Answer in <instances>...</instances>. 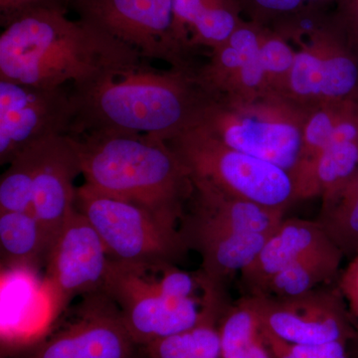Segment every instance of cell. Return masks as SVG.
<instances>
[{
    "label": "cell",
    "mask_w": 358,
    "mask_h": 358,
    "mask_svg": "<svg viewBox=\"0 0 358 358\" xmlns=\"http://www.w3.org/2000/svg\"><path fill=\"white\" fill-rule=\"evenodd\" d=\"M222 358H275L249 296L230 303L218 324Z\"/></svg>",
    "instance_id": "cell-21"
},
{
    "label": "cell",
    "mask_w": 358,
    "mask_h": 358,
    "mask_svg": "<svg viewBox=\"0 0 358 358\" xmlns=\"http://www.w3.org/2000/svg\"><path fill=\"white\" fill-rule=\"evenodd\" d=\"M357 106H358V98L357 99Z\"/></svg>",
    "instance_id": "cell-31"
},
{
    "label": "cell",
    "mask_w": 358,
    "mask_h": 358,
    "mask_svg": "<svg viewBox=\"0 0 358 358\" xmlns=\"http://www.w3.org/2000/svg\"><path fill=\"white\" fill-rule=\"evenodd\" d=\"M246 20L265 27L301 17L313 11L327 9L336 0H236Z\"/></svg>",
    "instance_id": "cell-26"
},
{
    "label": "cell",
    "mask_w": 358,
    "mask_h": 358,
    "mask_svg": "<svg viewBox=\"0 0 358 358\" xmlns=\"http://www.w3.org/2000/svg\"><path fill=\"white\" fill-rule=\"evenodd\" d=\"M273 30L300 46L286 98L307 110L358 98V45L336 13L320 9Z\"/></svg>",
    "instance_id": "cell-5"
},
{
    "label": "cell",
    "mask_w": 358,
    "mask_h": 358,
    "mask_svg": "<svg viewBox=\"0 0 358 358\" xmlns=\"http://www.w3.org/2000/svg\"><path fill=\"white\" fill-rule=\"evenodd\" d=\"M333 243L317 221L285 219L240 273L244 296H260L274 275L315 250Z\"/></svg>",
    "instance_id": "cell-17"
},
{
    "label": "cell",
    "mask_w": 358,
    "mask_h": 358,
    "mask_svg": "<svg viewBox=\"0 0 358 358\" xmlns=\"http://www.w3.org/2000/svg\"><path fill=\"white\" fill-rule=\"evenodd\" d=\"M317 223L343 256L358 253V171L322 196Z\"/></svg>",
    "instance_id": "cell-22"
},
{
    "label": "cell",
    "mask_w": 358,
    "mask_h": 358,
    "mask_svg": "<svg viewBox=\"0 0 358 358\" xmlns=\"http://www.w3.org/2000/svg\"><path fill=\"white\" fill-rule=\"evenodd\" d=\"M264 26L244 20L235 31L210 50L208 61L196 69V79L213 96L249 101L267 95L260 45Z\"/></svg>",
    "instance_id": "cell-15"
},
{
    "label": "cell",
    "mask_w": 358,
    "mask_h": 358,
    "mask_svg": "<svg viewBox=\"0 0 358 358\" xmlns=\"http://www.w3.org/2000/svg\"><path fill=\"white\" fill-rule=\"evenodd\" d=\"M128 45L64 9L41 8L11 21L0 34V80L60 88L94 81L141 64Z\"/></svg>",
    "instance_id": "cell-1"
},
{
    "label": "cell",
    "mask_w": 358,
    "mask_h": 358,
    "mask_svg": "<svg viewBox=\"0 0 358 358\" xmlns=\"http://www.w3.org/2000/svg\"><path fill=\"white\" fill-rule=\"evenodd\" d=\"M72 138L85 185L147 207L179 226L193 181L189 169L166 141L126 131H92Z\"/></svg>",
    "instance_id": "cell-3"
},
{
    "label": "cell",
    "mask_w": 358,
    "mask_h": 358,
    "mask_svg": "<svg viewBox=\"0 0 358 358\" xmlns=\"http://www.w3.org/2000/svg\"><path fill=\"white\" fill-rule=\"evenodd\" d=\"M262 331L275 358H350L348 343L343 341L320 345H291L263 329Z\"/></svg>",
    "instance_id": "cell-27"
},
{
    "label": "cell",
    "mask_w": 358,
    "mask_h": 358,
    "mask_svg": "<svg viewBox=\"0 0 358 358\" xmlns=\"http://www.w3.org/2000/svg\"><path fill=\"white\" fill-rule=\"evenodd\" d=\"M30 176L32 212L52 239L75 210L74 181L82 174L81 160L71 136L49 138L18 155Z\"/></svg>",
    "instance_id": "cell-14"
},
{
    "label": "cell",
    "mask_w": 358,
    "mask_h": 358,
    "mask_svg": "<svg viewBox=\"0 0 358 358\" xmlns=\"http://www.w3.org/2000/svg\"><path fill=\"white\" fill-rule=\"evenodd\" d=\"M173 4L179 34L195 52L222 44L244 21L236 0H173Z\"/></svg>",
    "instance_id": "cell-18"
},
{
    "label": "cell",
    "mask_w": 358,
    "mask_h": 358,
    "mask_svg": "<svg viewBox=\"0 0 358 358\" xmlns=\"http://www.w3.org/2000/svg\"><path fill=\"white\" fill-rule=\"evenodd\" d=\"M196 70H157L145 61L72 88L70 136L126 131L167 141L195 126L209 94Z\"/></svg>",
    "instance_id": "cell-2"
},
{
    "label": "cell",
    "mask_w": 358,
    "mask_h": 358,
    "mask_svg": "<svg viewBox=\"0 0 358 358\" xmlns=\"http://www.w3.org/2000/svg\"><path fill=\"white\" fill-rule=\"evenodd\" d=\"M350 358H358V324H355V331L348 343Z\"/></svg>",
    "instance_id": "cell-30"
},
{
    "label": "cell",
    "mask_w": 358,
    "mask_h": 358,
    "mask_svg": "<svg viewBox=\"0 0 358 358\" xmlns=\"http://www.w3.org/2000/svg\"><path fill=\"white\" fill-rule=\"evenodd\" d=\"M74 113L72 88L0 80V164L41 141L70 136Z\"/></svg>",
    "instance_id": "cell-11"
},
{
    "label": "cell",
    "mask_w": 358,
    "mask_h": 358,
    "mask_svg": "<svg viewBox=\"0 0 358 358\" xmlns=\"http://www.w3.org/2000/svg\"><path fill=\"white\" fill-rule=\"evenodd\" d=\"M75 208L88 219L110 261L127 264H179L187 255L176 225L134 202L77 187Z\"/></svg>",
    "instance_id": "cell-7"
},
{
    "label": "cell",
    "mask_w": 358,
    "mask_h": 358,
    "mask_svg": "<svg viewBox=\"0 0 358 358\" xmlns=\"http://www.w3.org/2000/svg\"><path fill=\"white\" fill-rule=\"evenodd\" d=\"M79 20L128 45L143 59L169 63L171 68L194 71L192 50L179 34L173 0H66Z\"/></svg>",
    "instance_id": "cell-9"
},
{
    "label": "cell",
    "mask_w": 358,
    "mask_h": 358,
    "mask_svg": "<svg viewBox=\"0 0 358 358\" xmlns=\"http://www.w3.org/2000/svg\"><path fill=\"white\" fill-rule=\"evenodd\" d=\"M66 0H0V23L3 28L15 18L29 11L41 8L66 10Z\"/></svg>",
    "instance_id": "cell-28"
},
{
    "label": "cell",
    "mask_w": 358,
    "mask_h": 358,
    "mask_svg": "<svg viewBox=\"0 0 358 358\" xmlns=\"http://www.w3.org/2000/svg\"><path fill=\"white\" fill-rule=\"evenodd\" d=\"M204 291L201 273L182 270L178 264L110 260L103 289L140 348L206 320H220L230 305L228 294L204 296Z\"/></svg>",
    "instance_id": "cell-4"
},
{
    "label": "cell",
    "mask_w": 358,
    "mask_h": 358,
    "mask_svg": "<svg viewBox=\"0 0 358 358\" xmlns=\"http://www.w3.org/2000/svg\"><path fill=\"white\" fill-rule=\"evenodd\" d=\"M338 287L348 303L355 324H358V253L350 258V263L339 275Z\"/></svg>",
    "instance_id": "cell-29"
},
{
    "label": "cell",
    "mask_w": 358,
    "mask_h": 358,
    "mask_svg": "<svg viewBox=\"0 0 358 358\" xmlns=\"http://www.w3.org/2000/svg\"><path fill=\"white\" fill-rule=\"evenodd\" d=\"M260 57L266 94L286 96L296 50L284 37L264 26Z\"/></svg>",
    "instance_id": "cell-24"
},
{
    "label": "cell",
    "mask_w": 358,
    "mask_h": 358,
    "mask_svg": "<svg viewBox=\"0 0 358 358\" xmlns=\"http://www.w3.org/2000/svg\"><path fill=\"white\" fill-rule=\"evenodd\" d=\"M308 112L286 96L267 94L236 101L209 94L195 126L228 147L291 173L301 159Z\"/></svg>",
    "instance_id": "cell-6"
},
{
    "label": "cell",
    "mask_w": 358,
    "mask_h": 358,
    "mask_svg": "<svg viewBox=\"0 0 358 358\" xmlns=\"http://www.w3.org/2000/svg\"><path fill=\"white\" fill-rule=\"evenodd\" d=\"M136 348L119 308L99 292L85 296L73 322L18 358H134Z\"/></svg>",
    "instance_id": "cell-13"
},
{
    "label": "cell",
    "mask_w": 358,
    "mask_h": 358,
    "mask_svg": "<svg viewBox=\"0 0 358 358\" xmlns=\"http://www.w3.org/2000/svg\"><path fill=\"white\" fill-rule=\"evenodd\" d=\"M53 242L33 212H0L2 265L13 268L46 264Z\"/></svg>",
    "instance_id": "cell-19"
},
{
    "label": "cell",
    "mask_w": 358,
    "mask_h": 358,
    "mask_svg": "<svg viewBox=\"0 0 358 358\" xmlns=\"http://www.w3.org/2000/svg\"><path fill=\"white\" fill-rule=\"evenodd\" d=\"M358 171V106L338 124L331 141L317 155L300 160L289 173L294 201L320 196Z\"/></svg>",
    "instance_id": "cell-16"
},
{
    "label": "cell",
    "mask_w": 358,
    "mask_h": 358,
    "mask_svg": "<svg viewBox=\"0 0 358 358\" xmlns=\"http://www.w3.org/2000/svg\"><path fill=\"white\" fill-rule=\"evenodd\" d=\"M343 257L334 243L315 250L274 275L260 296L285 298L319 288L338 277Z\"/></svg>",
    "instance_id": "cell-20"
},
{
    "label": "cell",
    "mask_w": 358,
    "mask_h": 358,
    "mask_svg": "<svg viewBox=\"0 0 358 358\" xmlns=\"http://www.w3.org/2000/svg\"><path fill=\"white\" fill-rule=\"evenodd\" d=\"M264 331L291 345L350 343L355 322L338 287L293 296H249Z\"/></svg>",
    "instance_id": "cell-10"
},
{
    "label": "cell",
    "mask_w": 358,
    "mask_h": 358,
    "mask_svg": "<svg viewBox=\"0 0 358 358\" xmlns=\"http://www.w3.org/2000/svg\"><path fill=\"white\" fill-rule=\"evenodd\" d=\"M355 103L357 99L329 103L308 113L303 126L300 160L310 159L326 147L338 124L355 109Z\"/></svg>",
    "instance_id": "cell-25"
},
{
    "label": "cell",
    "mask_w": 358,
    "mask_h": 358,
    "mask_svg": "<svg viewBox=\"0 0 358 358\" xmlns=\"http://www.w3.org/2000/svg\"><path fill=\"white\" fill-rule=\"evenodd\" d=\"M110 258L98 233L77 209L54 240L46 261L45 282L55 310L75 296L103 292Z\"/></svg>",
    "instance_id": "cell-12"
},
{
    "label": "cell",
    "mask_w": 358,
    "mask_h": 358,
    "mask_svg": "<svg viewBox=\"0 0 358 358\" xmlns=\"http://www.w3.org/2000/svg\"><path fill=\"white\" fill-rule=\"evenodd\" d=\"M166 141L192 176L205 179L228 194L282 211L296 202L288 171L228 147L199 127Z\"/></svg>",
    "instance_id": "cell-8"
},
{
    "label": "cell",
    "mask_w": 358,
    "mask_h": 358,
    "mask_svg": "<svg viewBox=\"0 0 358 358\" xmlns=\"http://www.w3.org/2000/svg\"><path fill=\"white\" fill-rule=\"evenodd\" d=\"M217 319L141 346L145 358H222Z\"/></svg>",
    "instance_id": "cell-23"
}]
</instances>
